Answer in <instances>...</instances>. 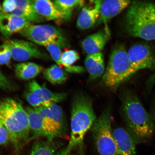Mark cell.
Listing matches in <instances>:
<instances>
[{
    "label": "cell",
    "instance_id": "obj_13",
    "mask_svg": "<svg viewBox=\"0 0 155 155\" xmlns=\"http://www.w3.org/2000/svg\"><path fill=\"white\" fill-rule=\"evenodd\" d=\"M117 155H137L135 141L127 130L117 127L112 130Z\"/></svg>",
    "mask_w": 155,
    "mask_h": 155
},
{
    "label": "cell",
    "instance_id": "obj_33",
    "mask_svg": "<svg viewBox=\"0 0 155 155\" xmlns=\"http://www.w3.org/2000/svg\"><path fill=\"white\" fill-rule=\"evenodd\" d=\"M150 114L155 124V96L154 99L153 101L152 105Z\"/></svg>",
    "mask_w": 155,
    "mask_h": 155
},
{
    "label": "cell",
    "instance_id": "obj_22",
    "mask_svg": "<svg viewBox=\"0 0 155 155\" xmlns=\"http://www.w3.org/2000/svg\"><path fill=\"white\" fill-rule=\"evenodd\" d=\"M79 58V53L74 50H68L62 53L61 61L66 72L74 73L84 72L85 70L83 67L72 65Z\"/></svg>",
    "mask_w": 155,
    "mask_h": 155
},
{
    "label": "cell",
    "instance_id": "obj_19",
    "mask_svg": "<svg viewBox=\"0 0 155 155\" xmlns=\"http://www.w3.org/2000/svg\"><path fill=\"white\" fill-rule=\"evenodd\" d=\"M16 2L17 8L11 14L18 15L31 23L44 21L37 14L33 5L32 1L16 0Z\"/></svg>",
    "mask_w": 155,
    "mask_h": 155
},
{
    "label": "cell",
    "instance_id": "obj_17",
    "mask_svg": "<svg viewBox=\"0 0 155 155\" xmlns=\"http://www.w3.org/2000/svg\"><path fill=\"white\" fill-rule=\"evenodd\" d=\"M28 91L36 94L50 105L64 100L67 94L66 93H55L51 91L45 86H41L35 80L31 81L28 86Z\"/></svg>",
    "mask_w": 155,
    "mask_h": 155
},
{
    "label": "cell",
    "instance_id": "obj_20",
    "mask_svg": "<svg viewBox=\"0 0 155 155\" xmlns=\"http://www.w3.org/2000/svg\"><path fill=\"white\" fill-rule=\"evenodd\" d=\"M43 71V68L35 63L27 62L17 64L15 66V75L23 80H30L37 76Z\"/></svg>",
    "mask_w": 155,
    "mask_h": 155
},
{
    "label": "cell",
    "instance_id": "obj_18",
    "mask_svg": "<svg viewBox=\"0 0 155 155\" xmlns=\"http://www.w3.org/2000/svg\"><path fill=\"white\" fill-rule=\"evenodd\" d=\"M84 64L90 80L99 78L105 72L104 57L101 52L87 55L84 60Z\"/></svg>",
    "mask_w": 155,
    "mask_h": 155
},
{
    "label": "cell",
    "instance_id": "obj_21",
    "mask_svg": "<svg viewBox=\"0 0 155 155\" xmlns=\"http://www.w3.org/2000/svg\"><path fill=\"white\" fill-rule=\"evenodd\" d=\"M61 141L40 140L35 142L30 155H55L61 146Z\"/></svg>",
    "mask_w": 155,
    "mask_h": 155
},
{
    "label": "cell",
    "instance_id": "obj_15",
    "mask_svg": "<svg viewBox=\"0 0 155 155\" xmlns=\"http://www.w3.org/2000/svg\"><path fill=\"white\" fill-rule=\"evenodd\" d=\"M35 11L38 16L46 20H57L67 19L66 16L61 12L50 0L32 1Z\"/></svg>",
    "mask_w": 155,
    "mask_h": 155
},
{
    "label": "cell",
    "instance_id": "obj_4",
    "mask_svg": "<svg viewBox=\"0 0 155 155\" xmlns=\"http://www.w3.org/2000/svg\"><path fill=\"white\" fill-rule=\"evenodd\" d=\"M125 23L131 36L147 41L155 40V4L133 2L126 15Z\"/></svg>",
    "mask_w": 155,
    "mask_h": 155
},
{
    "label": "cell",
    "instance_id": "obj_24",
    "mask_svg": "<svg viewBox=\"0 0 155 155\" xmlns=\"http://www.w3.org/2000/svg\"><path fill=\"white\" fill-rule=\"evenodd\" d=\"M57 8L66 16L67 19L71 18V12L73 9L78 6L84 5L85 1L81 0L74 1H61L57 0L53 1Z\"/></svg>",
    "mask_w": 155,
    "mask_h": 155
},
{
    "label": "cell",
    "instance_id": "obj_31",
    "mask_svg": "<svg viewBox=\"0 0 155 155\" xmlns=\"http://www.w3.org/2000/svg\"><path fill=\"white\" fill-rule=\"evenodd\" d=\"M155 86V72L149 78L146 83V90L150 92Z\"/></svg>",
    "mask_w": 155,
    "mask_h": 155
},
{
    "label": "cell",
    "instance_id": "obj_11",
    "mask_svg": "<svg viewBox=\"0 0 155 155\" xmlns=\"http://www.w3.org/2000/svg\"><path fill=\"white\" fill-rule=\"evenodd\" d=\"M31 25V23L18 15L4 14L0 20V32L8 38L17 33H20Z\"/></svg>",
    "mask_w": 155,
    "mask_h": 155
},
{
    "label": "cell",
    "instance_id": "obj_12",
    "mask_svg": "<svg viewBox=\"0 0 155 155\" xmlns=\"http://www.w3.org/2000/svg\"><path fill=\"white\" fill-rule=\"evenodd\" d=\"M131 2L127 0H107L102 1L100 15L97 24H106L109 21L130 5Z\"/></svg>",
    "mask_w": 155,
    "mask_h": 155
},
{
    "label": "cell",
    "instance_id": "obj_26",
    "mask_svg": "<svg viewBox=\"0 0 155 155\" xmlns=\"http://www.w3.org/2000/svg\"><path fill=\"white\" fill-rule=\"evenodd\" d=\"M24 97L27 101L34 108L41 107H48L50 106L37 95L28 90L25 92Z\"/></svg>",
    "mask_w": 155,
    "mask_h": 155
},
{
    "label": "cell",
    "instance_id": "obj_32",
    "mask_svg": "<svg viewBox=\"0 0 155 155\" xmlns=\"http://www.w3.org/2000/svg\"><path fill=\"white\" fill-rule=\"evenodd\" d=\"M55 155H74L72 152H69L65 148L61 149V150H59L56 153Z\"/></svg>",
    "mask_w": 155,
    "mask_h": 155
},
{
    "label": "cell",
    "instance_id": "obj_30",
    "mask_svg": "<svg viewBox=\"0 0 155 155\" xmlns=\"http://www.w3.org/2000/svg\"><path fill=\"white\" fill-rule=\"evenodd\" d=\"M9 141L8 132L3 124L0 122V145L6 146Z\"/></svg>",
    "mask_w": 155,
    "mask_h": 155
},
{
    "label": "cell",
    "instance_id": "obj_27",
    "mask_svg": "<svg viewBox=\"0 0 155 155\" xmlns=\"http://www.w3.org/2000/svg\"><path fill=\"white\" fill-rule=\"evenodd\" d=\"M12 55L10 50L6 44L0 46V65H9Z\"/></svg>",
    "mask_w": 155,
    "mask_h": 155
},
{
    "label": "cell",
    "instance_id": "obj_7",
    "mask_svg": "<svg viewBox=\"0 0 155 155\" xmlns=\"http://www.w3.org/2000/svg\"><path fill=\"white\" fill-rule=\"evenodd\" d=\"M21 35L34 43L45 46L57 44L61 48L66 46L64 38L58 29L48 25H31L20 32Z\"/></svg>",
    "mask_w": 155,
    "mask_h": 155
},
{
    "label": "cell",
    "instance_id": "obj_9",
    "mask_svg": "<svg viewBox=\"0 0 155 155\" xmlns=\"http://www.w3.org/2000/svg\"><path fill=\"white\" fill-rule=\"evenodd\" d=\"M4 43L8 46L12 58L15 61L22 62L34 58H47L46 54L32 42L18 39H6Z\"/></svg>",
    "mask_w": 155,
    "mask_h": 155
},
{
    "label": "cell",
    "instance_id": "obj_2",
    "mask_svg": "<svg viewBox=\"0 0 155 155\" xmlns=\"http://www.w3.org/2000/svg\"><path fill=\"white\" fill-rule=\"evenodd\" d=\"M0 122L8 131L9 142L17 153L30 141L28 113L20 102L11 98L0 100Z\"/></svg>",
    "mask_w": 155,
    "mask_h": 155
},
{
    "label": "cell",
    "instance_id": "obj_1",
    "mask_svg": "<svg viewBox=\"0 0 155 155\" xmlns=\"http://www.w3.org/2000/svg\"><path fill=\"white\" fill-rule=\"evenodd\" d=\"M121 102L127 130L136 144L150 140L155 133V124L137 94L132 90L125 89Z\"/></svg>",
    "mask_w": 155,
    "mask_h": 155
},
{
    "label": "cell",
    "instance_id": "obj_23",
    "mask_svg": "<svg viewBox=\"0 0 155 155\" xmlns=\"http://www.w3.org/2000/svg\"><path fill=\"white\" fill-rule=\"evenodd\" d=\"M44 77L48 82L53 84H63L68 78L67 72L57 65H53L43 71Z\"/></svg>",
    "mask_w": 155,
    "mask_h": 155
},
{
    "label": "cell",
    "instance_id": "obj_34",
    "mask_svg": "<svg viewBox=\"0 0 155 155\" xmlns=\"http://www.w3.org/2000/svg\"><path fill=\"white\" fill-rule=\"evenodd\" d=\"M4 13L2 8V7L1 4H0V20L2 18V17L3 16V15H4Z\"/></svg>",
    "mask_w": 155,
    "mask_h": 155
},
{
    "label": "cell",
    "instance_id": "obj_14",
    "mask_svg": "<svg viewBox=\"0 0 155 155\" xmlns=\"http://www.w3.org/2000/svg\"><path fill=\"white\" fill-rule=\"evenodd\" d=\"M109 31L107 28L90 35L82 43L83 50L88 55L100 53L109 38Z\"/></svg>",
    "mask_w": 155,
    "mask_h": 155
},
{
    "label": "cell",
    "instance_id": "obj_25",
    "mask_svg": "<svg viewBox=\"0 0 155 155\" xmlns=\"http://www.w3.org/2000/svg\"><path fill=\"white\" fill-rule=\"evenodd\" d=\"M45 47L57 65L62 68L63 67L61 61V48L57 44L53 43L46 45Z\"/></svg>",
    "mask_w": 155,
    "mask_h": 155
},
{
    "label": "cell",
    "instance_id": "obj_6",
    "mask_svg": "<svg viewBox=\"0 0 155 155\" xmlns=\"http://www.w3.org/2000/svg\"><path fill=\"white\" fill-rule=\"evenodd\" d=\"M109 109L97 119L91 127L93 138L100 155H117V147L111 127Z\"/></svg>",
    "mask_w": 155,
    "mask_h": 155
},
{
    "label": "cell",
    "instance_id": "obj_10",
    "mask_svg": "<svg viewBox=\"0 0 155 155\" xmlns=\"http://www.w3.org/2000/svg\"><path fill=\"white\" fill-rule=\"evenodd\" d=\"M102 1H90V4L85 6L79 13L77 26L82 30L92 28L97 22L100 15Z\"/></svg>",
    "mask_w": 155,
    "mask_h": 155
},
{
    "label": "cell",
    "instance_id": "obj_8",
    "mask_svg": "<svg viewBox=\"0 0 155 155\" xmlns=\"http://www.w3.org/2000/svg\"><path fill=\"white\" fill-rule=\"evenodd\" d=\"M131 69L133 75L137 71L155 68V57L150 48L147 45H134L127 51Z\"/></svg>",
    "mask_w": 155,
    "mask_h": 155
},
{
    "label": "cell",
    "instance_id": "obj_5",
    "mask_svg": "<svg viewBox=\"0 0 155 155\" xmlns=\"http://www.w3.org/2000/svg\"><path fill=\"white\" fill-rule=\"evenodd\" d=\"M133 75L127 51L123 45L118 46L110 55L103 77L104 84L115 89Z\"/></svg>",
    "mask_w": 155,
    "mask_h": 155
},
{
    "label": "cell",
    "instance_id": "obj_29",
    "mask_svg": "<svg viewBox=\"0 0 155 155\" xmlns=\"http://www.w3.org/2000/svg\"><path fill=\"white\" fill-rule=\"evenodd\" d=\"M0 88L7 92H11L15 87L0 71Z\"/></svg>",
    "mask_w": 155,
    "mask_h": 155
},
{
    "label": "cell",
    "instance_id": "obj_28",
    "mask_svg": "<svg viewBox=\"0 0 155 155\" xmlns=\"http://www.w3.org/2000/svg\"><path fill=\"white\" fill-rule=\"evenodd\" d=\"M2 7L5 14H11L17 8L16 0H7L3 1Z\"/></svg>",
    "mask_w": 155,
    "mask_h": 155
},
{
    "label": "cell",
    "instance_id": "obj_3",
    "mask_svg": "<svg viewBox=\"0 0 155 155\" xmlns=\"http://www.w3.org/2000/svg\"><path fill=\"white\" fill-rule=\"evenodd\" d=\"M96 119L90 99L83 94L76 95L72 104L70 139L66 147L68 151L82 148L85 134Z\"/></svg>",
    "mask_w": 155,
    "mask_h": 155
},
{
    "label": "cell",
    "instance_id": "obj_16",
    "mask_svg": "<svg viewBox=\"0 0 155 155\" xmlns=\"http://www.w3.org/2000/svg\"><path fill=\"white\" fill-rule=\"evenodd\" d=\"M31 135L30 141L40 137H45L49 140V136L46 128L43 119L34 108L27 107Z\"/></svg>",
    "mask_w": 155,
    "mask_h": 155
}]
</instances>
